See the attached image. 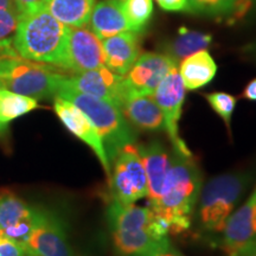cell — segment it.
<instances>
[{
    "mask_svg": "<svg viewBox=\"0 0 256 256\" xmlns=\"http://www.w3.org/2000/svg\"><path fill=\"white\" fill-rule=\"evenodd\" d=\"M200 172L192 156L170 154V166L156 203L148 206L170 226V232L190 228L191 214L200 194Z\"/></svg>",
    "mask_w": 256,
    "mask_h": 256,
    "instance_id": "obj_1",
    "label": "cell"
},
{
    "mask_svg": "<svg viewBox=\"0 0 256 256\" xmlns=\"http://www.w3.org/2000/svg\"><path fill=\"white\" fill-rule=\"evenodd\" d=\"M69 34L70 28L43 6L36 14L20 18L12 44L22 58L64 69Z\"/></svg>",
    "mask_w": 256,
    "mask_h": 256,
    "instance_id": "obj_2",
    "label": "cell"
},
{
    "mask_svg": "<svg viewBox=\"0 0 256 256\" xmlns=\"http://www.w3.org/2000/svg\"><path fill=\"white\" fill-rule=\"evenodd\" d=\"M57 96L72 102L89 118L104 142L110 164L124 146L136 142L130 124L119 108L110 102L76 90L66 84V80Z\"/></svg>",
    "mask_w": 256,
    "mask_h": 256,
    "instance_id": "obj_3",
    "label": "cell"
},
{
    "mask_svg": "<svg viewBox=\"0 0 256 256\" xmlns=\"http://www.w3.org/2000/svg\"><path fill=\"white\" fill-rule=\"evenodd\" d=\"M247 174H226L211 178L200 191V220L208 232H220L247 188Z\"/></svg>",
    "mask_w": 256,
    "mask_h": 256,
    "instance_id": "obj_4",
    "label": "cell"
},
{
    "mask_svg": "<svg viewBox=\"0 0 256 256\" xmlns=\"http://www.w3.org/2000/svg\"><path fill=\"white\" fill-rule=\"evenodd\" d=\"M55 68L57 66L18 57L8 64L0 78V89L30 96L36 100L56 98L66 76Z\"/></svg>",
    "mask_w": 256,
    "mask_h": 256,
    "instance_id": "obj_5",
    "label": "cell"
},
{
    "mask_svg": "<svg viewBox=\"0 0 256 256\" xmlns=\"http://www.w3.org/2000/svg\"><path fill=\"white\" fill-rule=\"evenodd\" d=\"M113 160L114 170L110 178L114 200L134 204L147 197L148 184L146 172L136 147L133 144L124 146Z\"/></svg>",
    "mask_w": 256,
    "mask_h": 256,
    "instance_id": "obj_6",
    "label": "cell"
},
{
    "mask_svg": "<svg viewBox=\"0 0 256 256\" xmlns=\"http://www.w3.org/2000/svg\"><path fill=\"white\" fill-rule=\"evenodd\" d=\"M185 90L186 88L182 81L177 66H174L160 81L158 87L153 92V98L164 116L165 130L171 140L174 150L183 156H192V153L186 144L179 136L178 130L182 110H183L185 101Z\"/></svg>",
    "mask_w": 256,
    "mask_h": 256,
    "instance_id": "obj_7",
    "label": "cell"
},
{
    "mask_svg": "<svg viewBox=\"0 0 256 256\" xmlns=\"http://www.w3.org/2000/svg\"><path fill=\"white\" fill-rule=\"evenodd\" d=\"M54 110L66 126V130L74 136L82 140L86 145H88L95 153L98 159L100 160L102 168H104L108 177L110 176V162L106 152L104 142H102L100 134L96 130L94 124L89 118L83 112L76 107L75 104L68 100L56 96L54 101Z\"/></svg>",
    "mask_w": 256,
    "mask_h": 256,
    "instance_id": "obj_8",
    "label": "cell"
},
{
    "mask_svg": "<svg viewBox=\"0 0 256 256\" xmlns=\"http://www.w3.org/2000/svg\"><path fill=\"white\" fill-rule=\"evenodd\" d=\"M26 247L37 256H72L62 222L48 211L37 210Z\"/></svg>",
    "mask_w": 256,
    "mask_h": 256,
    "instance_id": "obj_9",
    "label": "cell"
},
{
    "mask_svg": "<svg viewBox=\"0 0 256 256\" xmlns=\"http://www.w3.org/2000/svg\"><path fill=\"white\" fill-rule=\"evenodd\" d=\"M66 83L76 90L110 102L118 108L126 94L124 76L113 72L106 66L74 74L66 78Z\"/></svg>",
    "mask_w": 256,
    "mask_h": 256,
    "instance_id": "obj_10",
    "label": "cell"
},
{
    "mask_svg": "<svg viewBox=\"0 0 256 256\" xmlns=\"http://www.w3.org/2000/svg\"><path fill=\"white\" fill-rule=\"evenodd\" d=\"M174 66H177V64L165 54H142L124 76L127 90L136 94L153 95L160 81Z\"/></svg>",
    "mask_w": 256,
    "mask_h": 256,
    "instance_id": "obj_11",
    "label": "cell"
},
{
    "mask_svg": "<svg viewBox=\"0 0 256 256\" xmlns=\"http://www.w3.org/2000/svg\"><path fill=\"white\" fill-rule=\"evenodd\" d=\"M36 215L37 209L31 208L12 192L0 194V236L26 246Z\"/></svg>",
    "mask_w": 256,
    "mask_h": 256,
    "instance_id": "obj_12",
    "label": "cell"
},
{
    "mask_svg": "<svg viewBox=\"0 0 256 256\" xmlns=\"http://www.w3.org/2000/svg\"><path fill=\"white\" fill-rule=\"evenodd\" d=\"M104 66L102 40L86 28H70L64 70L78 74Z\"/></svg>",
    "mask_w": 256,
    "mask_h": 256,
    "instance_id": "obj_13",
    "label": "cell"
},
{
    "mask_svg": "<svg viewBox=\"0 0 256 256\" xmlns=\"http://www.w3.org/2000/svg\"><path fill=\"white\" fill-rule=\"evenodd\" d=\"M220 247L228 256H238L246 246L256 240V188L243 206L232 212L222 232Z\"/></svg>",
    "mask_w": 256,
    "mask_h": 256,
    "instance_id": "obj_14",
    "label": "cell"
},
{
    "mask_svg": "<svg viewBox=\"0 0 256 256\" xmlns=\"http://www.w3.org/2000/svg\"><path fill=\"white\" fill-rule=\"evenodd\" d=\"M115 249L121 256H156L171 248L168 236L152 228L112 232Z\"/></svg>",
    "mask_w": 256,
    "mask_h": 256,
    "instance_id": "obj_15",
    "label": "cell"
},
{
    "mask_svg": "<svg viewBox=\"0 0 256 256\" xmlns=\"http://www.w3.org/2000/svg\"><path fill=\"white\" fill-rule=\"evenodd\" d=\"M126 86V84H124ZM119 110L128 124L142 130H165L164 116L153 95L136 94L126 88Z\"/></svg>",
    "mask_w": 256,
    "mask_h": 256,
    "instance_id": "obj_16",
    "label": "cell"
},
{
    "mask_svg": "<svg viewBox=\"0 0 256 256\" xmlns=\"http://www.w3.org/2000/svg\"><path fill=\"white\" fill-rule=\"evenodd\" d=\"M104 66L120 76H124L140 56L138 32L126 31L102 40Z\"/></svg>",
    "mask_w": 256,
    "mask_h": 256,
    "instance_id": "obj_17",
    "label": "cell"
},
{
    "mask_svg": "<svg viewBox=\"0 0 256 256\" xmlns=\"http://www.w3.org/2000/svg\"><path fill=\"white\" fill-rule=\"evenodd\" d=\"M140 158L145 168L148 184V206L156 203L162 192L166 174L170 166V154L159 142H151L138 147Z\"/></svg>",
    "mask_w": 256,
    "mask_h": 256,
    "instance_id": "obj_18",
    "label": "cell"
},
{
    "mask_svg": "<svg viewBox=\"0 0 256 256\" xmlns=\"http://www.w3.org/2000/svg\"><path fill=\"white\" fill-rule=\"evenodd\" d=\"M90 30L100 40L132 31L124 11V0H102L95 4L90 19Z\"/></svg>",
    "mask_w": 256,
    "mask_h": 256,
    "instance_id": "obj_19",
    "label": "cell"
},
{
    "mask_svg": "<svg viewBox=\"0 0 256 256\" xmlns=\"http://www.w3.org/2000/svg\"><path fill=\"white\" fill-rule=\"evenodd\" d=\"M178 72L185 88L196 90L212 81L217 72V66L206 50H200L182 60Z\"/></svg>",
    "mask_w": 256,
    "mask_h": 256,
    "instance_id": "obj_20",
    "label": "cell"
},
{
    "mask_svg": "<svg viewBox=\"0 0 256 256\" xmlns=\"http://www.w3.org/2000/svg\"><path fill=\"white\" fill-rule=\"evenodd\" d=\"M153 211L150 208L122 204L113 200L107 209V220L112 232L152 228Z\"/></svg>",
    "mask_w": 256,
    "mask_h": 256,
    "instance_id": "obj_21",
    "label": "cell"
},
{
    "mask_svg": "<svg viewBox=\"0 0 256 256\" xmlns=\"http://www.w3.org/2000/svg\"><path fill=\"white\" fill-rule=\"evenodd\" d=\"M57 20L69 28H82L89 23L95 0H42Z\"/></svg>",
    "mask_w": 256,
    "mask_h": 256,
    "instance_id": "obj_22",
    "label": "cell"
},
{
    "mask_svg": "<svg viewBox=\"0 0 256 256\" xmlns=\"http://www.w3.org/2000/svg\"><path fill=\"white\" fill-rule=\"evenodd\" d=\"M212 42V36L200 31H192L186 28H179L178 34L166 44L164 50L176 64L197 51L206 50Z\"/></svg>",
    "mask_w": 256,
    "mask_h": 256,
    "instance_id": "obj_23",
    "label": "cell"
},
{
    "mask_svg": "<svg viewBox=\"0 0 256 256\" xmlns=\"http://www.w3.org/2000/svg\"><path fill=\"white\" fill-rule=\"evenodd\" d=\"M38 107L36 98L0 89V133L19 116L30 113Z\"/></svg>",
    "mask_w": 256,
    "mask_h": 256,
    "instance_id": "obj_24",
    "label": "cell"
},
{
    "mask_svg": "<svg viewBox=\"0 0 256 256\" xmlns=\"http://www.w3.org/2000/svg\"><path fill=\"white\" fill-rule=\"evenodd\" d=\"M124 11L130 30L140 32L152 17L153 2L152 0H124Z\"/></svg>",
    "mask_w": 256,
    "mask_h": 256,
    "instance_id": "obj_25",
    "label": "cell"
},
{
    "mask_svg": "<svg viewBox=\"0 0 256 256\" xmlns=\"http://www.w3.org/2000/svg\"><path fill=\"white\" fill-rule=\"evenodd\" d=\"M238 0H188L186 11L211 17H232Z\"/></svg>",
    "mask_w": 256,
    "mask_h": 256,
    "instance_id": "obj_26",
    "label": "cell"
},
{
    "mask_svg": "<svg viewBox=\"0 0 256 256\" xmlns=\"http://www.w3.org/2000/svg\"><path fill=\"white\" fill-rule=\"evenodd\" d=\"M206 98L212 110L218 115L226 124L228 130H230V124H232V116L234 110H235L238 98L232 94L223 92H211V94L206 95Z\"/></svg>",
    "mask_w": 256,
    "mask_h": 256,
    "instance_id": "obj_27",
    "label": "cell"
},
{
    "mask_svg": "<svg viewBox=\"0 0 256 256\" xmlns=\"http://www.w3.org/2000/svg\"><path fill=\"white\" fill-rule=\"evenodd\" d=\"M20 18L16 8H0V40H8L14 36Z\"/></svg>",
    "mask_w": 256,
    "mask_h": 256,
    "instance_id": "obj_28",
    "label": "cell"
},
{
    "mask_svg": "<svg viewBox=\"0 0 256 256\" xmlns=\"http://www.w3.org/2000/svg\"><path fill=\"white\" fill-rule=\"evenodd\" d=\"M28 249L14 240L0 236V256H26Z\"/></svg>",
    "mask_w": 256,
    "mask_h": 256,
    "instance_id": "obj_29",
    "label": "cell"
},
{
    "mask_svg": "<svg viewBox=\"0 0 256 256\" xmlns=\"http://www.w3.org/2000/svg\"><path fill=\"white\" fill-rule=\"evenodd\" d=\"M18 57L20 56H19L17 51L14 50L11 40H0V78H2V74L5 72V70L8 69V64L14 60L18 58Z\"/></svg>",
    "mask_w": 256,
    "mask_h": 256,
    "instance_id": "obj_30",
    "label": "cell"
},
{
    "mask_svg": "<svg viewBox=\"0 0 256 256\" xmlns=\"http://www.w3.org/2000/svg\"><path fill=\"white\" fill-rule=\"evenodd\" d=\"M20 17H26V16L36 14L38 10L43 8V2L42 0H12Z\"/></svg>",
    "mask_w": 256,
    "mask_h": 256,
    "instance_id": "obj_31",
    "label": "cell"
},
{
    "mask_svg": "<svg viewBox=\"0 0 256 256\" xmlns=\"http://www.w3.org/2000/svg\"><path fill=\"white\" fill-rule=\"evenodd\" d=\"M256 5V0H238L232 14V19H242L246 17Z\"/></svg>",
    "mask_w": 256,
    "mask_h": 256,
    "instance_id": "obj_32",
    "label": "cell"
},
{
    "mask_svg": "<svg viewBox=\"0 0 256 256\" xmlns=\"http://www.w3.org/2000/svg\"><path fill=\"white\" fill-rule=\"evenodd\" d=\"M156 2L165 11L180 12L188 10V0H156Z\"/></svg>",
    "mask_w": 256,
    "mask_h": 256,
    "instance_id": "obj_33",
    "label": "cell"
},
{
    "mask_svg": "<svg viewBox=\"0 0 256 256\" xmlns=\"http://www.w3.org/2000/svg\"><path fill=\"white\" fill-rule=\"evenodd\" d=\"M242 96L249 101H256V78L252 80L246 86Z\"/></svg>",
    "mask_w": 256,
    "mask_h": 256,
    "instance_id": "obj_34",
    "label": "cell"
},
{
    "mask_svg": "<svg viewBox=\"0 0 256 256\" xmlns=\"http://www.w3.org/2000/svg\"><path fill=\"white\" fill-rule=\"evenodd\" d=\"M238 256H256V240L246 246L241 252H238Z\"/></svg>",
    "mask_w": 256,
    "mask_h": 256,
    "instance_id": "obj_35",
    "label": "cell"
},
{
    "mask_svg": "<svg viewBox=\"0 0 256 256\" xmlns=\"http://www.w3.org/2000/svg\"><path fill=\"white\" fill-rule=\"evenodd\" d=\"M156 256H182L180 254H179V252H174V249H171V248H168V250H165V252H160V254H158Z\"/></svg>",
    "mask_w": 256,
    "mask_h": 256,
    "instance_id": "obj_36",
    "label": "cell"
},
{
    "mask_svg": "<svg viewBox=\"0 0 256 256\" xmlns=\"http://www.w3.org/2000/svg\"><path fill=\"white\" fill-rule=\"evenodd\" d=\"M14 8V2L12 0H0V8Z\"/></svg>",
    "mask_w": 256,
    "mask_h": 256,
    "instance_id": "obj_37",
    "label": "cell"
},
{
    "mask_svg": "<svg viewBox=\"0 0 256 256\" xmlns=\"http://www.w3.org/2000/svg\"><path fill=\"white\" fill-rule=\"evenodd\" d=\"M249 52H250V55L252 58H254L256 60V44H254V46H252L250 48L248 49Z\"/></svg>",
    "mask_w": 256,
    "mask_h": 256,
    "instance_id": "obj_38",
    "label": "cell"
},
{
    "mask_svg": "<svg viewBox=\"0 0 256 256\" xmlns=\"http://www.w3.org/2000/svg\"><path fill=\"white\" fill-rule=\"evenodd\" d=\"M26 256H37V255H34V252H31L30 250H28V255Z\"/></svg>",
    "mask_w": 256,
    "mask_h": 256,
    "instance_id": "obj_39",
    "label": "cell"
}]
</instances>
